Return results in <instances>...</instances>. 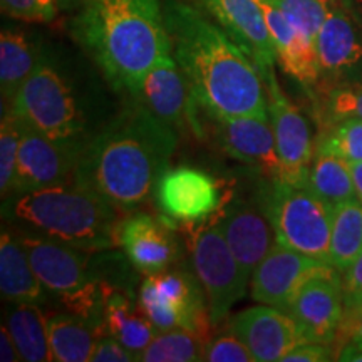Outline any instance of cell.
<instances>
[{"mask_svg":"<svg viewBox=\"0 0 362 362\" xmlns=\"http://www.w3.org/2000/svg\"><path fill=\"white\" fill-rule=\"evenodd\" d=\"M264 11L272 40H274L277 62L287 74L304 84L307 89L314 88L320 81V66L317 57L315 42L305 37L282 11L270 4L269 0H257Z\"/></svg>","mask_w":362,"mask_h":362,"instance_id":"cell-22","label":"cell"},{"mask_svg":"<svg viewBox=\"0 0 362 362\" xmlns=\"http://www.w3.org/2000/svg\"><path fill=\"white\" fill-rule=\"evenodd\" d=\"M0 361L2 362H19L22 357L17 349L16 341H13L11 330L6 324L0 327Z\"/></svg>","mask_w":362,"mask_h":362,"instance_id":"cell-41","label":"cell"},{"mask_svg":"<svg viewBox=\"0 0 362 362\" xmlns=\"http://www.w3.org/2000/svg\"><path fill=\"white\" fill-rule=\"evenodd\" d=\"M24 124L11 110H2V126H0V193L6 200L13 192L16 181L17 156Z\"/></svg>","mask_w":362,"mask_h":362,"instance_id":"cell-33","label":"cell"},{"mask_svg":"<svg viewBox=\"0 0 362 362\" xmlns=\"http://www.w3.org/2000/svg\"><path fill=\"white\" fill-rule=\"evenodd\" d=\"M208 339L187 329L160 330L138 356L143 362H198L205 361Z\"/></svg>","mask_w":362,"mask_h":362,"instance_id":"cell-30","label":"cell"},{"mask_svg":"<svg viewBox=\"0 0 362 362\" xmlns=\"http://www.w3.org/2000/svg\"><path fill=\"white\" fill-rule=\"evenodd\" d=\"M116 245L139 274L155 275L178 257V243L165 220L149 214H133L116 225Z\"/></svg>","mask_w":362,"mask_h":362,"instance_id":"cell-20","label":"cell"},{"mask_svg":"<svg viewBox=\"0 0 362 362\" xmlns=\"http://www.w3.org/2000/svg\"><path fill=\"white\" fill-rule=\"evenodd\" d=\"M262 76L269 93V116L282 165L280 180L293 185H305L309 166L314 158L309 124L302 111L280 89L274 69L264 72Z\"/></svg>","mask_w":362,"mask_h":362,"instance_id":"cell-12","label":"cell"},{"mask_svg":"<svg viewBox=\"0 0 362 362\" xmlns=\"http://www.w3.org/2000/svg\"><path fill=\"white\" fill-rule=\"evenodd\" d=\"M138 361V356L129 351L123 342L117 341L116 337L101 336L98 339L96 347H94L90 362H133Z\"/></svg>","mask_w":362,"mask_h":362,"instance_id":"cell-37","label":"cell"},{"mask_svg":"<svg viewBox=\"0 0 362 362\" xmlns=\"http://www.w3.org/2000/svg\"><path fill=\"white\" fill-rule=\"evenodd\" d=\"M205 361L208 362H257L250 349L233 332L221 334L206 342Z\"/></svg>","mask_w":362,"mask_h":362,"instance_id":"cell-35","label":"cell"},{"mask_svg":"<svg viewBox=\"0 0 362 362\" xmlns=\"http://www.w3.org/2000/svg\"><path fill=\"white\" fill-rule=\"evenodd\" d=\"M287 314L296 320L305 342H336L346 314L341 272L330 265L307 280L292 298Z\"/></svg>","mask_w":362,"mask_h":362,"instance_id":"cell-10","label":"cell"},{"mask_svg":"<svg viewBox=\"0 0 362 362\" xmlns=\"http://www.w3.org/2000/svg\"><path fill=\"white\" fill-rule=\"evenodd\" d=\"M280 8L297 30L315 42L317 33L327 17L330 4L322 0H269Z\"/></svg>","mask_w":362,"mask_h":362,"instance_id":"cell-34","label":"cell"},{"mask_svg":"<svg viewBox=\"0 0 362 362\" xmlns=\"http://www.w3.org/2000/svg\"><path fill=\"white\" fill-rule=\"evenodd\" d=\"M84 148L86 143L57 141L24 124L12 194L56 187L74 180Z\"/></svg>","mask_w":362,"mask_h":362,"instance_id":"cell-9","label":"cell"},{"mask_svg":"<svg viewBox=\"0 0 362 362\" xmlns=\"http://www.w3.org/2000/svg\"><path fill=\"white\" fill-rule=\"evenodd\" d=\"M362 253V203L347 200L332 210L330 265L344 274Z\"/></svg>","mask_w":362,"mask_h":362,"instance_id":"cell-29","label":"cell"},{"mask_svg":"<svg viewBox=\"0 0 362 362\" xmlns=\"http://www.w3.org/2000/svg\"><path fill=\"white\" fill-rule=\"evenodd\" d=\"M71 33L107 83L129 94L153 66L171 54L160 0H83Z\"/></svg>","mask_w":362,"mask_h":362,"instance_id":"cell-3","label":"cell"},{"mask_svg":"<svg viewBox=\"0 0 362 362\" xmlns=\"http://www.w3.org/2000/svg\"><path fill=\"white\" fill-rule=\"evenodd\" d=\"M104 288H106L104 336L110 334V336L116 337L129 351L139 356L160 330L143 314L138 300H134L133 292L129 288L116 287V285H110L107 282H104Z\"/></svg>","mask_w":362,"mask_h":362,"instance_id":"cell-24","label":"cell"},{"mask_svg":"<svg viewBox=\"0 0 362 362\" xmlns=\"http://www.w3.org/2000/svg\"><path fill=\"white\" fill-rule=\"evenodd\" d=\"M344 302L346 310L354 309L362 304V253L349 269L342 274Z\"/></svg>","mask_w":362,"mask_h":362,"instance_id":"cell-38","label":"cell"},{"mask_svg":"<svg viewBox=\"0 0 362 362\" xmlns=\"http://www.w3.org/2000/svg\"><path fill=\"white\" fill-rule=\"evenodd\" d=\"M320 116L325 126L346 117L362 119V78L325 84Z\"/></svg>","mask_w":362,"mask_h":362,"instance_id":"cell-31","label":"cell"},{"mask_svg":"<svg viewBox=\"0 0 362 362\" xmlns=\"http://www.w3.org/2000/svg\"><path fill=\"white\" fill-rule=\"evenodd\" d=\"M228 330L242 339L257 362H279L298 344L305 342L296 320L272 305H255L238 312Z\"/></svg>","mask_w":362,"mask_h":362,"instance_id":"cell-18","label":"cell"},{"mask_svg":"<svg viewBox=\"0 0 362 362\" xmlns=\"http://www.w3.org/2000/svg\"><path fill=\"white\" fill-rule=\"evenodd\" d=\"M354 336H362V304L351 310H346L337 339L347 341V339Z\"/></svg>","mask_w":362,"mask_h":362,"instance_id":"cell-40","label":"cell"},{"mask_svg":"<svg viewBox=\"0 0 362 362\" xmlns=\"http://www.w3.org/2000/svg\"><path fill=\"white\" fill-rule=\"evenodd\" d=\"M220 146L264 178H282L275 134L269 117H214Z\"/></svg>","mask_w":362,"mask_h":362,"instance_id":"cell-19","label":"cell"},{"mask_svg":"<svg viewBox=\"0 0 362 362\" xmlns=\"http://www.w3.org/2000/svg\"><path fill=\"white\" fill-rule=\"evenodd\" d=\"M322 2H327V4H330V6H332V4H337V2H346V0H322Z\"/></svg>","mask_w":362,"mask_h":362,"instance_id":"cell-46","label":"cell"},{"mask_svg":"<svg viewBox=\"0 0 362 362\" xmlns=\"http://www.w3.org/2000/svg\"><path fill=\"white\" fill-rule=\"evenodd\" d=\"M83 4V0H57V6L64 11H69V8L79 7Z\"/></svg>","mask_w":362,"mask_h":362,"instance_id":"cell-45","label":"cell"},{"mask_svg":"<svg viewBox=\"0 0 362 362\" xmlns=\"http://www.w3.org/2000/svg\"><path fill=\"white\" fill-rule=\"evenodd\" d=\"M192 260L194 275L205 292L211 325L215 327L247 296L250 279L230 250L218 225L197 233L192 243Z\"/></svg>","mask_w":362,"mask_h":362,"instance_id":"cell-8","label":"cell"},{"mask_svg":"<svg viewBox=\"0 0 362 362\" xmlns=\"http://www.w3.org/2000/svg\"><path fill=\"white\" fill-rule=\"evenodd\" d=\"M42 59L39 47L24 33L2 29L0 34V93L2 106H11L17 90Z\"/></svg>","mask_w":362,"mask_h":362,"instance_id":"cell-25","label":"cell"},{"mask_svg":"<svg viewBox=\"0 0 362 362\" xmlns=\"http://www.w3.org/2000/svg\"><path fill=\"white\" fill-rule=\"evenodd\" d=\"M317 149L336 155L347 163L362 161V119L346 117L327 126Z\"/></svg>","mask_w":362,"mask_h":362,"instance_id":"cell-32","label":"cell"},{"mask_svg":"<svg viewBox=\"0 0 362 362\" xmlns=\"http://www.w3.org/2000/svg\"><path fill=\"white\" fill-rule=\"evenodd\" d=\"M163 12L171 54L198 106L211 117H269L264 76L216 22L181 0H165Z\"/></svg>","mask_w":362,"mask_h":362,"instance_id":"cell-1","label":"cell"},{"mask_svg":"<svg viewBox=\"0 0 362 362\" xmlns=\"http://www.w3.org/2000/svg\"><path fill=\"white\" fill-rule=\"evenodd\" d=\"M198 4L255 62L262 74L274 69L277 52L257 0H198Z\"/></svg>","mask_w":362,"mask_h":362,"instance_id":"cell-17","label":"cell"},{"mask_svg":"<svg viewBox=\"0 0 362 362\" xmlns=\"http://www.w3.org/2000/svg\"><path fill=\"white\" fill-rule=\"evenodd\" d=\"M138 305L158 330L187 329L210 341V312L197 275L163 270L148 275L138 293Z\"/></svg>","mask_w":362,"mask_h":362,"instance_id":"cell-7","label":"cell"},{"mask_svg":"<svg viewBox=\"0 0 362 362\" xmlns=\"http://www.w3.org/2000/svg\"><path fill=\"white\" fill-rule=\"evenodd\" d=\"M17 237L45 291L61 298V302L83 292L98 279L90 252L29 233L19 232Z\"/></svg>","mask_w":362,"mask_h":362,"instance_id":"cell-13","label":"cell"},{"mask_svg":"<svg viewBox=\"0 0 362 362\" xmlns=\"http://www.w3.org/2000/svg\"><path fill=\"white\" fill-rule=\"evenodd\" d=\"M0 293L4 302L44 305L51 296L30 265L19 237L2 228L0 237Z\"/></svg>","mask_w":362,"mask_h":362,"instance_id":"cell-23","label":"cell"},{"mask_svg":"<svg viewBox=\"0 0 362 362\" xmlns=\"http://www.w3.org/2000/svg\"><path fill=\"white\" fill-rule=\"evenodd\" d=\"M305 185L332 210L344 202L357 198L349 163L319 149L312 158Z\"/></svg>","mask_w":362,"mask_h":362,"instance_id":"cell-27","label":"cell"},{"mask_svg":"<svg viewBox=\"0 0 362 362\" xmlns=\"http://www.w3.org/2000/svg\"><path fill=\"white\" fill-rule=\"evenodd\" d=\"M47 330L52 357L57 362H90L101 337L96 329L74 314L49 317Z\"/></svg>","mask_w":362,"mask_h":362,"instance_id":"cell-28","label":"cell"},{"mask_svg":"<svg viewBox=\"0 0 362 362\" xmlns=\"http://www.w3.org/2000/svg\"><path fill=\"white\" fill-rule=\"evenodd\" d=\"M2 12L27 22H52L57 16V0H0Z\"/></svg>","mask_w":362,"mask_h":362,"instance_id":"cell-36","label":"cell"},{"mask_svg":"<svg viewBox=\"0 0 362 362\" xmlns=\"http://www.w3.org/2000/svg\"><path fill=\"white\" fill-rule=\"evenodd\" d=\"M349 165H351L352 180H354L356 197H357V200L362 203V161H359V163H349Z\"/></svg>","mask_w":362,"mask_h":362,"instance_id":"cell-43","label":"cell"},{"mask_svg":"<svg viewBox=\"0 0 362 362\" xmlns=\"http://www.w3.org/2000/svg\"><path fill=\"white\" fill-rule=\"evenodd\" d=\"M4 218L22 233L35 235L84 252L116 245V208L74 183L11 194L4 200Z\"/></svg>","mask_w":362,"mask_h":362,"instance_id":"cell-4","label":"cell"},{"mask_svg":"<svg viewBox=\"0 0 362 362\" xmlns=\"http://www.w3.org/2000/svg\"><path fill=\"white\" fill-rule=\"evenodd\" d=\"M7 110L22 124L57 141L88 143L84 112L74 90L44 56Z\"/></svg>","mask_w":362,"mask_h":362,"instance_id":"cell-6","label":"cell"},{"mask_svg":"<svg viewBox=\"0 0 362 362\" xmlns=\"http://www.w3.org/2000/svg\"><path fill=\"white\" fill-rule=\"evenodd\" d=\"M178 133L133 103L88 139L74 180L121 211H133L156 192Z\"/></svg>","mask_w":362,"mask_h":362,"instance_id":"cell-2","label":"cell"},{"mask_svg":"<svg viewBox=\"0 0 362 362\" xmlns=\"http://www.w3.org/2000/svg\"><path fill=\"white\" fill-rule=\"evenodd\" d=\"M334 352L327 344L302 342L284 357L285 362H327L334 361Z\"/></svg>","mask_w":362,"mask_h":362,"instance_id":"cell-39","label":"cell"},{"mask_svg":"<svg viewBox=\"0 0 362 362\" xmlns=\"http://www.w3.org/2000/svg\"><path fill=\"white\" fill-rule=\"evenodd\" d=\"M325 84L362 78V22L347 2L332 4L315 37Z\"/></svg>","mask_w":362,"mask_h":362,"instance_id":"cell-14","label":"cell"},{"mask_svg":"<svg viewBox=\"0 0 362 362\" xmlns=\"http://www.w3.org/2000/svg\"><path fill=\"white\" fill-rule=\"evenodd\" d=\"M155 194L166 220L185 225L205 221L220 205V188L215 178L193 166L166 170L158 181Z\"/></svg>","mask_w":362,"mask_h":362,"instance_id":"cell-16","label":"cell"},{"mask_svg":"<svg viewBox=\"0 0 362 362\" xmlns=\"http://www.w3.org/2000/svg\"><path fill=\"white\" fill-rule=\"evenodd\" d=\"M134 101L175 131L192 129L202 136L197 119V99L173 54L163 57L146 72L134 94Z\"/></svg>","mask_w":362,"mask_h":362,"instance_id":"cell-11","label":"cell"},{"mask_svg":"<svg viewBox=\"0 0 362 362\" xmlns=\"http://www.w3.org/2000/svg\"><path fill=\"white\" fill-rule=\"evenodd\" d=\"M35 304L7 302L4 310V324L11 330L22 361H54L49 342L47 317Z\"/></svg>","mask_w":362,"mask_h":362,"instance_id":"cell-26","label":"cell"},{"mask_svg":"<svg viewBox=\"0 0 362 362\" xmlns=\"http://www.w3.org/2000/svg\"><path fill=\"white\" fill-rule=\"evenodd\" d=\"M346 2L352 8V12L356 13L357 19L362 22V0H346Z\"/></svg>","mask_w":362,"mask_h":362,"instance_id":"cell-44","label":"cell"},{"mask_svg":"<svg viewBox=\"0 0 362 362\" xmlns=\"http://www.w3.org/2000/svg\"><path fill=\"white\" fill-rule=\"evenodd\" d=\"M257 200L274 226L279 243L330 264L332 208L307 185L265 178Z\"/></svg>","mask_w":362,"mask_h":362,"instance_id":"cell-5","label":"cell"},{"mask_svg":"<svg viewBox=\"0 0 362 362\" xmlns=\"http://www.w3.org/2000/svg\"><path fill=\"white\" fill-rule=\"evenodd\" d=\"M216 225L223 233L230 250L237 257L240 267L252 280L253 272L277 243V235L270 220L260 206L235 200L232 205L226 206Z\"/></svg>","mask_w":362,"mask_h":362,"instance_id":"cell-21","label":"cell"},{"mask_svg":"<svg viewBox=\"0 0 362 362\" xmlns=\"http://www.w3.org/2000/svg\"><path fill=\"white\" fill-rule=\"evenodd\" d=\"M329 267L330 264L312 259L277 242L253 272L250 296L259 304L287 312L302 285Z\"/></svg>","mask_w":362,"mask_h":362,"instance_id":"cell-15","label":"cell"},{"mask_svg":"<svg viewBox=\"0 0 362 362\" xmlns=\"http://www.w3.org/2000/svg\"><path fill=\"white\" fill-rule=\"evenodd\" d=\"M337 361L362 362V336L349 337L344 341V346L337 351Z\"/></svg>","mask_w":362,"mask_h":362,"instance_id":"cell-42","label":"cell"}]
</instances>
